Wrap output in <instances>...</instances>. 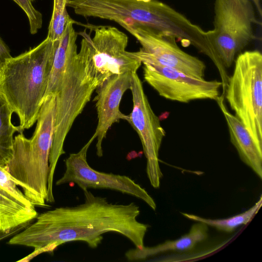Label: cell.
<instances>
[{
	"label": "cell",
	"instance_id": "obj_13",
	"mask_svg": "<svg viewBox=\"0 0 262 262\" xmlns=\"http://www.w3.org/2000/svg\"><path fill=\"white\" fill-rule=\"evenodd\" d=\"M224 96L216 100L226 120L231 143L236 149L241 160L262 179V149L255 143L242 122L230 113L224 102Z\"/></svg>",
	"mask_w": 262,
	"mask_h": 262
},
{
	"label": "cell",
	"instance_id": "obj_7",
	"mask_svg": "<svg viewBox=\"0 0 262 262\" xmlns=\"http://www.w3.org/2000/svg\"><path fill=\"white\" fill-rule=\"evenodd\" d=\"M80 34L86 43L89 73L98 86L112 75L136 73L141 66L127 54V35L116 27H96L93 38L85 32Z\"/></svg>",
	"mask_w": 262,
	"mask_h": 262
},
{
	"label": "cell",
	"instance_id": "obj_21",
	"mask_svg": "<svg viewBox=\"0 0 262 262\" xmlns=\"http://www.w3.org/2000/svg\"><path fill=\"white\" fill-rule=\"evenodd\" d=\"M11 57L9 47L0 36V68L6 60Z\"/></svg>",
	"mask_w": 262,
	"mask_h": 262
},
{
	"label": "cell",
	"instance_id": "obj_23",
	"mask_svg": "<svg viewBox=\"0 0 262 262\" xmlns=\"http://www.w3.org/2000/svg\"><path fill=\"white\" fill-rule=\"evenodd\" d=\"M252 2L253 5L256 9L257 12H258V14H259V16H261L262 14V10H261V7L260 5V0H251Z\"/></svg>",
	"mask_w": 262,
	"mask_h": 262
},
{
	"label": "cell",
	"instance_id": "obj_15",
	"mask_svg": "<svg viewBox=\"0 0 262 262\" xmlns=\"http://www.w3.org/2000/svg\"><path fill=\"white\" fill-rule=\"evenodd\" d=\"M37 215L35 206L26 197L17 196L0 183V233L28 224Z\"/></svg>",
	"mask_w": 262,
	"mask_h": 262
},
{
	"label": "cell",
	"instance_id": "obj_6",
	"mask_svg": "<svg viewBox=\"0 0 262 262\" xmlns=\"http://www.w3.org/2000/svg\"><path fill=\"white\" fill-rule=\"evenodd\" d=\"M226 98L235 116L262 149V55L258 50L239 53L228 78Z\"/></svg>",
	"mask_w": 262,
	"mask_h": 262
},
{
	"label": "cell",
	"instance_id": "obj_22",
	"mask_svg": "<svg viewBox=\"0 0 262 262\" xmlns=\"http://www.w3.org/2000/svg\"><path fill=\"white\" fill-rule=\"evenodd\" d=\"M28 224H26L20 226L19 227L15 228V229L8 233H0V241L7 237L11 236L14 235L15 234L19 232L21 230L24 229L27 226H28Z\"/></svg>",
	"mask_w": 262,
	"mask_h": 262
},
{
	"label": "cell",
	"instance_id": "obj_24",
	"mask_svg": "<svg viewBox=\"0 0 262 262\" xmlns=\"http://www.w3.org/2000/svg\"><path fill=\"white\" fill-rule=\"evenodd\" d=\"M32 2H34L35 1V0H31Z\"/></svg>",
	"mask_w": 262,
	"mask_h": 262
},
{
	"label": "cell",
	"instance_id": "obj_18",
	"mask_svg": "<svg viewBox=\"0 0 262 262\" xmlns=\"http://www.w3.org/2000/svg\"><path fill=\"white\" fill-rule=\"evenodd\" d=\"M262 204V196L247 211L236 215L223 219H205L199 216L187 213H181L185 217L196 222L206 224L208 226L213 227L216 229L226 232H232L235 228L249 223L256 214Z\"/></svg>",
	"mask_w": 262,
	"mask_h": 262
},
{
	"label": "cell",
	"instance_id": "obj_5",
	"mask_svg": "<svg viewBox=\"0 0 262 262\" xmlns=\"http://www.w3.org/2000/svg\"><path fill=\"white\" fill-rule=\"evenodd\" d=\"M214 13L213 28L205 34L225 90L229 77L225 69L255 39L253 26L258 21L251 0H215Z\"/></svg>",
	"mask_w": 262,
	"mask_h": 262
},
{
	"label": "cell",
	"instance_id": "obj_12",
	"mask_svg": "<svg viewBox=\"0 0 262 262\" xmlns=\"http://www.w3.org/2000/svg\"><path fill=\"white\" fill-rule=\"evenodd\" d=\"M132 73L114 75L107 78L96 89L97 95L94 101L98 116V123L94 133L97 138L96 154L103 155L102 142L112 125L120 120H126L127 115L119 109L124 93L130 88Z\"/></svg>",
	"mask_w": 262,
	"mask_h": 262
},
{
	"label": "cell",
	"instance_id": "obj_20",
	"mask_svg": "<svg viewBox=\"0 0 262 262\" xmlns=\"http://www.w3.org/2000/svg\"><path fill=\"white\" fill-rule=\"evenodd\" d=\"M27 15L30 26V32L32 35L37 33L42 25V15L36 10L31 0H13Z\"/></svg>",
	"mask_w": 262,
	"mask_h": 262
},
{
	"label": "cell",
	"instance_id": "obj_16",
	"mask_svg": "<svg viewBox=\"0 0 262 262\" xmlns=\"http://www.w3.org/2000/svg\"><path fill=\"white\" fill-rule=\"evenodd\" d=\"M74 23L75 22L74 20L69 22L59 39L54 40L55 42V49L53 65L43 99L50 95H55L57 93L68 62L72 56L77 52V33L73 27Z\"/></svg>",
	"mask_w": 262,
	"mask_h": 262
},
{
	"label": "cell",
	"instance_id": "obj_4",
	"mask_svg": "<svg viewBox=\"0 0 262 262\" xmlns=\"http://www.w3.org/2000/svg\"><path fill=\"white\" fill-rule=\"evenodd\" d=\"M80 49L71 58L56 95L54 132L49 156L48 191L53 192L58 161L65 154L64 142L75 120L90 101L98 86L89 73L86 45L82 37Z\"/></svg>",
	"mask_w": 262,
	"mask_h": 262
},
{
	"label": "cell",
	"instance_id": "obj_8",
	"mask_svg": "<svg viewBox=\"0 0 262 262\" xmlns=\"http://www.w3.org/2000/svg\"><path fill=\"white\" fill-rule=\"evenodd\" d=\"M138 41L141 48L127 54L143 63L172 68L187 75L204 79L205 63L183 50L178 45L176 38L140 27L124 28Z\"/></svg>",
	"mask_w": 262,
	"mask_h": 262
},
{
	"label": "cell",
	"instance_id": "obj_14",
	"mask_svg": "<svg viewBox=\"0 0 262 262\" xmlns=\"http://www.w3.org/2000/svg\"><path fill=\"white\" fill-rule=\"evenodd\" d=\"M189 231L181 237L174 240H168L153 247L143 246L128 250L125 256L128 260H145L166 252H187L193 249L198 244L208 237V226L205 223L197 222Z\"/></svg>",
	"mask_w": 262,
	"mask_h": 262
},
{
	"label": "cell",
	"instance_id": "obj_3",
	"mask_svg": "<svg viewBox=\"0 0 262 262\" xmlns=\"http://www.w3.org/2000/svg\"><path fill=\"white\" fill-rule=\"evenodd\" d=\"M67 5L84 17L108 19L124 28H145L181 43L188 41L195 30L185 16L159 0H68Z\"/></svg>",
	"mask_w": 262,
	"mask_h": 262
},
{
	"label": "cell",
	"instance_id": "obj_11",
	"mask_svg": "<svg viewBox=\"0 0 262 262\" xmlns=\"http://www.w3.org/2000/svg\"><path fill=\"white\" fill-rule=\"evenodd\" d=\"M143 76L160 96L182 103L202 99L216 100L223 86L222 81L198 79L158 65L144 64Z\"/></svg>",
	"mask_w": 262,
	"mask_h": 262
},
{
	"label": "cell",
	"instance_id": "obj_2",
	"mask_svg": "<svg viewBox=\"0 0 262 262\" xmlns=\"http://www.w3.org/2000/svg\"><path fill=\"white\" fill-rule=\"evenodd\" d=\"M55 42L41 43L8 59L0 68V95L19 119V133L37 121L52 68Z\"/></svg>",
	"mask_w": 262,
	"mask_h": 262
},
{
	"label": "cell",
	"instance_id": "obj_17",
	"mask_svg": "<svg viewBox=\"0 0 262 262\" xmlns=\"http://www.w3.org/2000/svg\"><path fill=\"white\" fill-rule=\"evenodd\" d=\"M12 112L8 104L0 95V166L5 167L11 158L14 135L19 132L18 126L12 122Z\"/></svg>",
	"mask_w": 262,
	"mask_h": 262
},
{
	"label": "cell",
	"instance_id": "obj_1",
	"mask_svg": "<svg viewBox=\"0 0 262 262\" xmlns=\"http://www.w3.org/2000/svg\"><path fill=\"white\" fill-rule=\"evenodd\" d=\"M83 191L84 203L38 214L33 224L13 235L8 244L34 249L18 261H29L70 242H85L90 248H96L103 239L102 234L109 232L123 235L137 248L144 246V239L149 226L137 220L140 210L136 203L114 204L106 198L95 195L88 189Z\"/></svg>",
	"mask_w": 262,
	"mask_h": 262
},
{
	"label": "cell",
	"instance_id": "obj_10",
	"mask_svg": "<svg viewBox=\"0 0 262 262\" xmlns=\"http://www.w3.org/2000/svg\"><path fill=\"white\" fill-rule=\"evenodd\" d=\"M96 138L94 133L78 152L70 154L65 160V171L56 182V185H61L72 182L82 190L89 188L117 190L142 200L155 210L156 204L152 197L145 189L129 177L98 171L89 165L86 160L87 152Z\"/></svg>",
	"mask_w": 262,
	"mask_h": 262
},
{
	"label": "cell",
	"instance_id": "obj_19",
	"mask_svg": "<svg viewBox=\"0 0 262 262\" xmlns=\"http://www.w3.org/2000/svg\"><path fill=\"white\" fill-rule=\"evenodd\" d=\"M68 0H53V9L47 37L52 40L60 37L67 24L74 20L67 10Z\"/></svg>",
	"mask_w": 262,
	"mask_h": 262
},
{
	"label": "cell",
	"instance_id": "obj_9",
	"mask_svg": "<svg viewBox=\"0 0 262 262\" xmlns=\"http://www.w3.org/2000/svg\"><path fill=\"white\" fill-rule=\"evenodd\" d=\"M133 108L127 121L138 134L146 159V173L150 184L158 188L163 176L159 163V152L166 132L153 111L137 72L132 73L130 88Z\"/></svg>",
	"mask_w": 262,
	"mask_h": 262
}]
</instances>
